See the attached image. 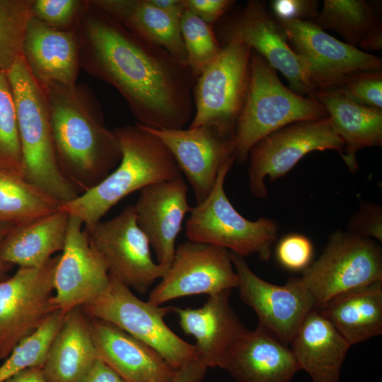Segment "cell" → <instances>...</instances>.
<instances>
[{"label":"cell","instance_id":"cell-1","mask_svg":"<svg viewBox=\"0 0 382 382\" xmlns=\"http://www.w3.org/2000/svg\"><path fill=\"white\" fill-rule=\"evenodd\" d=\"M76 31L81 69L117 89L137 123L177 129L191 121L197 76L186 62L132 34L91 0Z\"/></svg>","mask_w":382,"mask_h":382},{"label":"cell","instance_id":"cell-2","mask_svg":"<svg viewBox=\"0 0 382 382\" xmlns=\"http://www.w3.org/2000/svg\"><path fill=\"white\" fill-rule=\"evenodd\" d=\"M40 85L48 106L59 170L80 195L118 166L122 158L119 141L105 125L100 103L88 86Z\"/></svg>","mask_w":382,"mask_h":382},{"label":"cell","instance_id":"cell-3","mask_svg":"<svg viewBox=\"0 0 382 382\" xmlns=\"http://www.w3.org/2000/svg\"><path fill=\"white\" fill-rule=\"evenodd\" d=\"M122 158L98 185L59 209L78 218L90 231L108 212L129 194L159 182L182 178V173L166 144L139 123L115 127Z\"/></svg>","mask_w":382,"mask_h":382},{"label":"cell","instance_id":"cell-4","mask_svg":"<svg viewBox=\"0 0 382 382\" xmlns=\"http://www.w3.org/2000/svg\"><path fill=\"white\" fill-rule=\"evenodd\" d=\"M327 117L316 99L301 96L284 85L277 71L252 50L248 90L233 132L235 161L245 163L256 143L283 127Z\"/></svg>","mask_w":382,"mask_h":382},{"label":"cell","instance_id":"cell-5","mask_svg":"<svg viewBox=\"0 0 382 382\" xmlns=\"http://www.w3.org/2000/svg\"><path fill=\"white\" fill-rule=\"evenodd\" d=\"M16 109L25 178L60 204L79 194L61 173L45 93L22 56L6 72Z\"/></svg>","mask_w":382,"mask_h":382},{"label":"cell","instance_id":"cell-6","mask_svg":"<svg viewBox=\"0 0 382 382\" xmlns=\"http://www.w3.org/2000/svg\"><path fill=\"white\" fill-rule=\"evenodd\" d=\"M233 163L221 168L208 197L191 208L186 236L192 242L217 245L243 257L257 255L267 261L277 238L278 225L265 217L250 221L234 208L224 190L226 176Z\"/></svg>","mask_w":382,"mask_h":382},{"label":"cell","instance_id":"cell-7","mask_svg":"<svg viewBox=\"0 0 382 382\" xmlns=\"http://www.w3.org/2000/svg\"><path fill=\"white\" fill-rule=\"evenodd\" d=\"M110 277L107 289L81 306L92 319L111 323L153 348L173 368L179 369L198 357L194 345L178 336L164 318L174 307L154 305L136 296L131 289Z\"/></svg>","mask_w":382,"mask_h":382},{"label":"cell","instance_id":"cell-8","mask_svg":"<svg viewBox=\"0 0 382 382\" xmlns=\"http://www.w3.org/2000/svg\"><path fill=\"white\" fill-rule=\"evenodd\" d=\"M299 279L318 308L340 294L382 281L381 249L373 239L337 231Z\"/></svg>","mask_w":382,"mask_h":382},{"label":"cell","instance_id":"cell-9","mask_svg":"<svg viewBox=\"0 0 382 382\" xmlns=\"http://www.w3.org/2000/svg\"><path fill=\"white\" fill-rule=\"evenodd\" d=\"M251 52L236 40L221 45L216 57L197 77L190 128L214 125L234 132L248 90Z\"/></svg>","mask_w":382,"mask_h":382},{"label":"cell","instance_id":"cell-10","mask_svg":"<svg viewBox=\"0 0 382 382\" xmlns=\"http://www.w3.org/2000/svg\"><path fill=\"white\" fill-rule=\"evenodd\" d=\"M59 255L36 267H19L0 281V360L36 331L57 308L54 276Z\"/></svg>","mask_w":382,"mask_h":382},{"label":"cell","instance_id":"cell-11","mask_svg":"<svg viewBox=\"0 0 382 382\" xmlns=\"http://www.w3.org/2000/svg\"><path fill=\"white\" fill-rule=\"evenodd\" d=\"M335 150L341 155L344 144L330 118L299 121L268 134L249 153L248 182L253 195L267 197L265 179L274 181L290 171L306 154L316 151Z\"/></svg>","mask_w":382,"mask_h":382},{"label":"cell","instance_id":"cell-12","mask_svg":"<svg viewBox=\"0 0 382 382\" xmlns=\"http://www.w3.org/2000/svg\"><path fill=\"white\" fill-rule=\"evenodd\" d=\"M277 20L313 93L332 90L354 72L381 70L380 57L335 38L312 21Z\"/></svg>","mask_w":382,"mask_h":382},{"label":"cell","instance_id":"cell-13","mask_svg":"<svg viewBox=\"0 0 382 382\" xmlns=\"http://www.w3.org/2000/svg\"><path fill=\"white\" fill-rule=\"evenodd\" d=\"M214 31L221 45L238 40L261 55L286 78L295 93L313 98L303 67L289 45L286 34L263 1L250 0L219 20Z\"/></svg>","mask_w":382,"mask_h":382},{"label":"cell","instance_id":"cell-14","mask_svg":"<svg viewBox=\"0 0 382 382\" xmlns=\"http://www.w3.org/2000/svg\"><path fill=\"white\" fill-rule=\"evenodd\" d=\"M87 233L110 277L141 294L168 270L153 260L149 241L137 225L134 205L126 206L110 219L100 221Z\"/></svg>","mask_w":382,"mask_h":382},{"label":"cell","instance_id":"cell-15","mask_svg":"<svg viewBox=\"0 0 382 382\" xmlns=\"http://www.w3.org/2000/svg\"><path fill=\"white\" fill-rule=\"evenodd\" d=\"M238 285L228 250L188 241L175 248L170 266L151 291L148 301L161 306L183 296L231 291Z\"/></svg>","mask_w":382,"mask_h":382},{"label":"cell","instance_id":"cell-16","mask_svg":"<svg viewBox=\"0 0 382 382\" xmlns=\"http://www.w3.org/2000/svg\"><path fill=\"white\" fill-rule=\"evenodd\" d=\"M238 275L240 296L253 308L260 325L289 345L307 313L315 308L314 300L299 277L285 285L270 284L256 275L245 257L231 252Z\"/></svg>","mask_w":382,"mask_h":382},{"label":"cell","instance_id":"cell-17","mask_svg":"<svg viewBox=\"0 0 382 382\" xmlns=\"http://www.w3.org/2000/svg\"><path fill=\"white\" fill-rule=\"evenodd\" d=\"M144 127L168 148L192 186L197 204L212 192L221 168L235 162L233 132L217 125L177 129Z\"/></svg>","mask_w":382,"mask_h":382},{"label":"cell","instance_id":"cell-18","mask_svg":"<svg viewBox=\"0 0 382 382\" xmlns=\"http://www.w3.org/2000/svg\"><path fill=\"white\" fill-rule=\"evenodd\" d=\"M83 226L80 219L69 216L65 245L54 272V302L65 314L95 300L110 281L106 264L90 244Z\"/></svg>","mask_w":382,"mask_h":382},{"label":"cell","instance_id":"cell-19","mask_svg":"<svg viewBox=\"0 0 382 382\" xmlns=\"http://www.w3.org/2000/svg\"><path fill=\"white\" fill-rule=\"evenodd\" d=\"M183 178L149 185L140 190L134 205L137 223L154 249L157 262L166 269L175 252V241L192 207Z\"/></svg>","mask_w":382,"mask_h":382},{"label":"cell","instance_id":"cell-20","mask_svg":"<svg viewBox=\"0 0 382 382\" xmlns=\"http://www.w3.org/2000/svg\"><path fill=\"white\" fill-rule=\"evenodd\" d=\"M231 291L208 296L200 308H175L183 332L194 337L198 357L207 367L224 369L233 349L248 330L229 303Z\"/></svg>","mask_w":382,"mask_h":382},{"label":"cell","instance_id":"cell-21","mask_svg":"<svg viewBox=\"0 0 382 382\" xmlns=\"http://www.w3.org/2000/svg\"><path fill=\"white\" fill-rule=\"evenodd\" d=\"M22 57L40 83L77 84L81 67L76 28L59 30L30 16L24 33Z\"/></svg>","mask_w":382,"mask_h":382},{"label":"cell","instance_id":"cell-22","mask_svg":"<svg viewBox=\"0 0 382 382\" xmlns=\"http://www.w3.org/2000/svg\"><path fill=\"white\" fill-rule=\"evenodd\" d=\"M98 358L127 382H173L178 369L153 348L117 326L91 318Z\"/></svg>","mask_w":382,"mask_h":382},{"label":"cell","instance_id":"cell-23","mask_svg":"<svg viewBox=\"0 0 382 382\" xmlns=\"http://www.w3.org/2000/svg\"><path fill=\"white\" fill-rule=\"evenodd\" d=\"M224 369L238 382H291L301 370L289 345L260 324L241 338Z\"/></svg>","mask_w":382,"mask_h":382},{"label":"cell","instance_id":"cell-24","mask_svg":"<svg viewBox=\"0 0 382 382\" xmlns=\"http://www.w3.org/2000/svg\"><path fill=\"white\" fill-rule=\"evenodd\" d=\"M299 364L313 382H338L351 347L316 308L305 316L291 342Z\"/></svg>","mask_w":382,"mask_h":382},{"label":"cell","instance_id":"cell-25","mask_svg":"<svg viewBox=\"0 0 382 382\" xmlns=\"http://www.w3.org/2000/svg\"><path fill=\"white\" fill-rule=\"evenodd\" d=\"M98 359L91 318L76 307L65 315L41 369L48 382H83Z\"/></svg>","mask_w":382,"mask_h":382},{"label":"cell","instance_id":"cell-26","mask_svg":"<svg viewBox=\"0 0 382 382\" xmlns=\"http://www.w3.org/2000/svg\"><path fill=\"white\" fill-rule=\"evenodd\" d=\"M69 216L59 209L35 219L12 225L0 245V260L19 267L44 265L64 249Z\"/></svg>","mask_w":382,"mask_h":382},{"label":"cell","instance_id":"cell-27","mask_svg":"<svg viewBox=\"0 0 382 382\" xmlns=\"http://www.w3.org/2000/svg\"><path fill=\"white\" fill-rule=\"evenodd\" d=\"M313 98L325 109L344 144L343 161L352 173L356 172L357 152L382 144V110L358 104L332 90L316 91Z\"/></svg>","mask_w":382,"mask_h":382},{"label":"cell","instance_id":"cell-28","mask_svg":"<svg viewBox=\"0 0 382 382\" xmlns=\"http://www.w3.org/2000/svg\"><path fill=\"white\" fill-rule=\"evenodd\" d=\"M350 346L382 334V281L340 294L316 308Z\"/></svg>","mask_w":382,"mask_h":382},{"label":"cell","instance_id":"cell-29","mask_svg":"<svg viewBox=\"0 0 382 382\" xmlns=\"http://www.w3.org/2000/svg\"><path fill=\"white\" fill-rule=\"evenodd\" d=\"M132 34L186 62L179 24L149 0H91Z\"/></svg>","mask_w":382,"mask_h":382},{"label":"cell","instance_id":"cell-30","mask_svg":"<svg viewBox=\"0 0 382 382\" xmlns=\"http://www.w3.org/2000/svg\"><path fill=\"white\" fill-rule=\"evenodd\" d=\"M60 204L21 170L0 163V222H26L59 210Z\"/></svg>","mask_w":382,"mask_h":382},{"label":"cell","instance_id":"cell-31","mask_svg":"<svg viewBox=\"0 0 382 382\" xmlns=\"http://www.w3.org/2000/svg\"><path fill=\"white\" fill-rule=\"evenodd\" d=\"M313 22L323 30H334L356 47L381 23L373 6L364 0H325Z\"/></svg>","mask_w":382,"mask_h":382},{"label":"cell","instance_id":"cell-32","mask_svg":"<svg viewBox=\"0 0 382 382\" xmlns=\"http://www.w3.org/2000/svg\"><path fill=\"white\" fill-rule=\"evenodd\" d=\"M66 314L56 311L36 331L14 347L0 366V382H4L28 368H42Z\"/></svg>","mask_w":382,"mask_h":382},{"label":"cell","instance_id":"cell-33","mask_svg":"<svg viewBox=\"0 0 382 382\" xmlns=\"http://www.w3.org/2000/svg\"><path fill=\"white\" fill-rule=\"evenodd\" d=\"M179 27L186 52V62L197 77L216 57L221 45L214 26L187 9L181 16Z\"/></svg>","mask_w":382,"mask_h":382},{"label":"cell","instance_id":"cell-34","mask_svg":"<svg viewBox=\"0 0 382 382\" xmlns=\"http://www.w3.org/2000/svg\"><path fill=\"white\" fill-rule=\"evenodd\" d=\"M31 3L32 0H0V72L6 73L22 56Z\"/></svg>","mask_w":382,"mask_h":382},{"label":"cell","instance_id":"cell-35","mask_svg":"<svg viewBox=\"0 0 382 382\" xmlns=\"http://www.w3.org/2000/svg\"><path fill=\"white\" fill-rule=\"evenodd\" d=\"M0 163L23 173L16 105L5 72H0Z\"/></svg>","mask_w":382,"mask_h":382},{"label":"cell","instance_id":"cell-36","mask_svg":"<svg viewBox=\"0 0 382 382\" xmlns=\"http://www.w3.org/2000/svg\"><path fill=\"white\" fill-rule=\"evenodd\" d=\"M88 0H32L31 16L62 31L77 28Z\"/></svg>","mask_w":382,"mask_h":382},{"label":"cell","instance_id":"cell-37","mask_svg":"<svg viewBox=\"0 0 382 382\" xmlns=\"http://www.w3.org/2000/svg\"><path fill=\"white\" fill-rule=\"evenodd\" d=\"M332 91L358 104L382 109V74L380 69L354 72Z\"/></svg>","mask_w":382,"mask_h":382},{"label":"cell","instance_id":"cell-38","mask_svg":"<svg viewBox=\"0 0 382 382\" xmlns=\"http://www.w3.org/2000/svg\"><path fill=\"white\" fill-rule=\"evenodd\" d=\"M313 254L311 241L305 236L291 233L278 242L276 255L279 262L286 269L298 271L309 266Z\"/></svg>","mask_w":382,"mask_h":382},{"label":"cell","instance_id":"cell-39","mask_svg":"<svg viewBox=\"0 0 382 382\" xmlns=\"http://www.w3.org/2000/svg\"><path fill=\"white\" fill-rule=\"evenodd\" d=\"M349 231L382 241V209L376 204L361 202L359 211L351 218Z\"/></svg>","mask_w":382,"mask_h":382},{"label":"cell","instance_id":"cell-40","mask_svg":"<svg viewBox=\"0 0 382 382\" xmlns=\"http://www.w3.org/2000/svg\"><path fill=\"white\" fill-rule=\"evenodd\" d=\"M272 14L278 20L311 21L318 14V2L313 0H274Z\"/></svg>","mask_w":382,"mask_h":382},{"label":"cell","instance_id":"cell-41","mask_svg":"<svg viewBox=\"0 0 382 382\" xmlns=\"http://www.w3.org/2000/svg\"><path fill=\"white\" fill-rule=\"evenodd\" d=\"M235 2L233 0H184L185 9L213 25L232 8Z\"/></svg>","mask_w":382,"mask_h":382},{"label":"cell","instance_id":"cell-42","mask_svg":"<svg viewBox=\"0 0 382 382\" xmlns=\"http://www.w3.org/2000/svg\"><path fill=\"white\" fill-rule=\"evenodd\" d=\"M207 369V366L197 357L178 369L173 382H202Z\"/></svg>","mask_w":382,"mask_h":382},{"label":"cell","instance_id":"cell-43","mask_svg":"<svg viewBox=\"0 0 382 382\" xmlns=\"http://www.w3.org/2000/svg\"><path fill=\"white\" fill-rule=\"evenodd\" d=\"M83 382H127L113 369L98 359Z\"/></svg>","mask_w":382,"mask_h":382},{"label":"cell","instance_id":"cell-44","mask_svg":"<svg viewBox=\"0 0 382 382\" xmlns=\"http://www.w3.org/2000/svg\"><path fill=\"white\" fill-rule=\"evenodd\" d=\"M151 3L168 15L178 24L185 10L184 0H149Z\"/></svg>","mask_w":382,"mask_h":382},{"label":"cell","instance_id":"cell-45","mask_svg":"<svg viewBox=\"0 0 382 382\" xmlns=\"http://www.w3.org/2000/svg\"><path fill=\"white\" fill-rule=\"evenodd\" d=\"M361 50H379L382 48L381 23L371 30L359 42L357 48Z\"/></svg>","mask_w":382,"mask_h":382},{"label":"cell","instance_id":"cell-46","mask_svg":"<svg viewBox=\"0 0 382 382\" xmlns=\"http://www.w3.org/2000/svg\"><path fill=\"white\" fill-rule=\"evenodd\" d=\"M4 382H48L41 368L32 367L24 369Z\"/></svg>","mask_w":382,"mask_h":382},{"label":"cell","instance_id":"cell-47","mask_svg":"<svg viewBox=\"0 0 382 382\" xmlns=\"http://www.w3.org/2000/svg\"><path fill=\"white\" fill-rule=\"evenodd\" d=\"M11 226L12 224L8 223L0 222V245L4 236ZM11 267V265L4 263L0 260V281L4 279V275Z\"/></svg>","mask_w":382,"mask_h":382}]
</instances>
